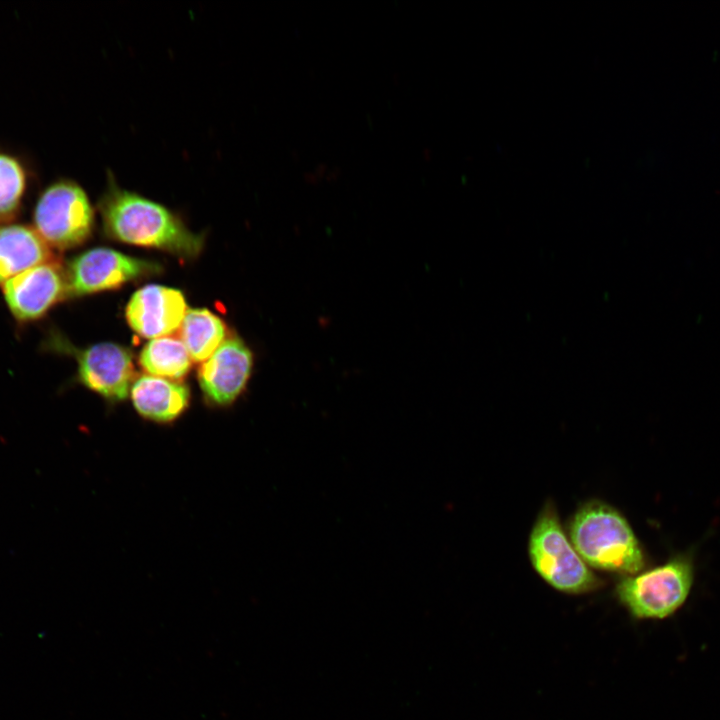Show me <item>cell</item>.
<instances>
[{"mask_svg":"<svg viewBox=\"0 0 720 720\" xmlns=\"http://www.w3.org/2000/svg\"><path fill=\"white\" fill-rule=\"evenodd\" d=\"M98 209L105 233L121 242L165 250L182 258L197 256L204 239L164 205L121 187L107 172Z\"/></svg>","mask_w":720,"mask_h":720,"instance_id":"obj_1","label":"cell"},{"mask_svg":"<svg viewBox=\"0 0 720 720\" xmlns=\"http://www.w3.org/2000/svg\"><path fill=\"white\" fill-rule=\"evenodd\" d=\"M568 533L589 567L628 576L645 566L644 551L631 525L610 504L600 500L584 503L570 519Z\"/></svg>","mask_w":720,"mask_h":720,"instance_id":"obj_2","label":"cell"},{"mask_svg":"<svg viewBox=\"0 0 720 720\" xmlns=\"http://www.w3.org/2000/svg\"><path fill=\"white\" fill-rule=\"evenodd\" d=\"M528 555L535 572L559 592L579 595L601 585L574 548L552 504H546L537 516L529 534Z\"/></svg>","mask_w":720,"mask_h":720,"instance_id":"obj_3","label":"cell"},{"mask_svg":"<svg viewBox=\"0 0 720 720\" xmlns=\"http://www.w3.org/2000/svg\"><path fill=\"white\" fill-rule=\"evenodd\" d=\"M693 580L692 557L679 554L662 565L623 576L615 587V595L633 618L661 620L683 606Z\"/></svg>","mask_w":720,"mask_h":720,"instance_id":"obj_4","label":"cell"},{"mask_svg":"<svg viewBox=\"0 0 720 720\" xmlns=\"http://www.w3.org/2000/svg\"><path fill=\"white\" fill-rule=\"evenodd\" d=\"M94 216L85 189L77 181L61 177L38 193L32 208V227L50 248L65 250L89 238Z\"/></svg>","mask_w":720,"mask_h":720,"instance_id":"obj_5","label":"cell"},{"mask_svg":"<svg viewBox=\"0 0 720 720\" xmlns=\"http://www.w3.org/2000/svg\"><path fill=\"white\" fill-rule=\"evenodd\" d=\"M157 263L99 247L74 257L65 272L68 296H84L118 288L137 278L159 272Z\"/></svg>","mask_w":720,"mask_h":720,"instance_id":"obj_6","label":"cell"},{"mask_svg":"<svg viewBox=\"0 0 720 720\" xmlns=\"http://www.w3.org/2000/svg\"><path fill=\"white\" fill-rule=\"evenodd\" d=\"M7 307L21 323L44 317L67 295L65 272L56 260L32 267L2 285Z\"/></svg>","mask_w":720,"mask_h":720,"instance_id":"obj_7","label":"cell"},{"mask_svg":"<svg viewBox=\"0 0 720 720\" xmlns=\"http://www.w3.org/2000/svg\"><path fill=\"white\" fill-rule=\"evenodd\" d=\"M79 381L111 402L123 401L134 383L130 352L113 343L93 345L76 353Z\"/></svg>","mask_w":720,"mask_h":720,"instance_id":"obj_8","label":"cell"},{"mask_svg":"<svg viewBox=\"0 0 720 720\" xmlns=\"http://www.w3.org/2000/svg\"><path fill=\"white\" fill-rule=\"evenodd\" d=\"M252 366V352L242 340H225L199 369V384L205 398L217 406L233 403L244 390Z\"/></svg>","mask_w":720,"mask_h":720,"instance_id":"obj_9","label":"cell"},{"mask_svg":"<svg viewBox=\"0 0 720 720\" xmlns=\"http://www.w3.org/2000/svg\"><path fill=\"white\" fill-rule=\"evenodd\" d=\"M187 311L181 291L151 284L132 295L126 307V318L140 336L158 338L180 328Z\"/></svg>","mask_w":720,"mask_h":720,"instance_id":"obj_10","label":"cell"},{"mask_svg":"<svg viewBox=\"0 0 720 720\" xmlns=\"http://www.w3.org/2000/svg\"><path fill=\"white\" fill-rule=\"evenodd\" d=\"M130 395L138 414L156 423L176 420L187 409L190 400L186 385L148 375L134 381Z\"/></svg>","mask_w":720,"mask_h":720,"instance_id":"obj_11","label":"cell"},{"mask_svg":"<svg viewBox=\"0 0 720 720\" xmlns=\"http://www.w3.org/2000/svg\"><path fill=\"white\" fill-rule=\"evenodd\" d=\"M55 260L51 248L32 226L0 224V285L39 264Z\"/></svg>","mask_w":720,"mask_h":720,"instance_id":"obj_12","label":"cell"},{"mask_svg":"<svg viewBox=\"0 0 720 720\" xmlns=\"http://www.w3.org/2000/svg\"><path fill=\"white\" fill-rule=\"evenodd\" d=\"M33 178L27 160L0 148V224L13 222L19 216Z\"/></svg>","mask_w":720,"mask_h":720,"instance_id":"obj_13","label":"cell"},{"mask_svg":"<svg viewBox=\"0 0 720 720\" xmlns=\"http://www.w3.org/2000/svg\"><path fill=\"white\" fill-rule=\"evenodd\" d=\"M225 333L223 321L204 308L188 310L180 326V340L196 362L207 360L224 342Z\"/></svg>","mask_w":720,"mask_h":720,"instance_id":"obj_14","label":"cell"},{"mask_svg":"<svg viewBox=\"0 0 720 720\" xmlns=\"http://www.w3.org/2000/svg\"><path fill=\"white\" fill-rule=\"evenodd\" d=\"M190 356L183 342L175 337L154 338L142 349L141 366L152 376L169 380L182 378L190 368Z\"/></svg>","mask_w":720,"mask_h":720,"instance_id":"obj_15","label":"cell"}]
</instances>
